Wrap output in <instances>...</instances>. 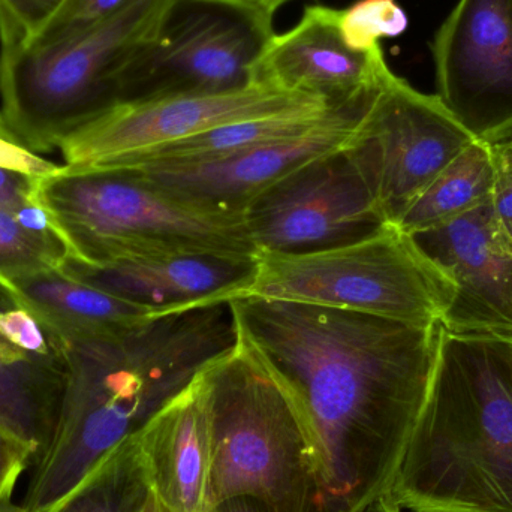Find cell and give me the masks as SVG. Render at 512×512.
Wrapping results in <instances>:
<instances>
[{"mask_svg": "<svg viewBox=\"0 0 512 512\" xmlns=\"http://www.w3.org/2000/svg\"><path fill=\"white\" fill-rule=\"evenodd\" d=\"M237 339L230 301L156 316L114 336L65 339L59 421L33 463L24 507L53 511Z\"/></svg>", "mask_w": 512, "mask_h": 512, "instance_id": "7a4b0ae2", "label": "cell"}, {"mask_svg": "<svg viewBox=\"0 0 512 512\" xmlns=\"http://www.w3.org/2000/svg\"><path fill=\"white\" fill-rule=\"evenodd\" d=\"M38 179L0 167V212L17 213L33 203Z\"/></svg>", "mask_w": 512, "mask_h": 512, "instance_id": "f546056e", "label": "cell"}, {"mask_svg": "<svg viewBox=\"0 0 512 512\" xmlns=\"http://www.w3.org/2000/svg\"><path fill=\"white\" fill-rule=\"evenodd\" d=\"M312 108L331 107L255 83L231 92L135 99L81 126L63 141L60 152L66 167L75 170L120 168L143 153L218 126Z\"/></svg>", "mask_w": 512, "mask_h": 512, "instance_id": "30bf717a", "label": "cell"}, {"mask_svg": "<svg viewBox=\"0 0 512 512\" xmlns=\"http://www.w3.org/2000/svg\"><path fill=\"white\" fill-rule=\"evenodd\" d=\"M496 186L493 144L475 140L409 207L397 228L414 236L459 218L493 197Z\"/></svg>", "mask_w": 512, "mask_h": 512, "instance_id": "ffe728a7", "label": "cell"}, {"mask_svg": "<svg viewBox=\"0 0 512 512\" xmlns=\"http://www.w3.org/2000/svg\"><path fill=\"white\" fill-rule=\"evenodd\" d=\"M508 2H510V9H511V14H512V0H508Z\"/></svg>", "mask_w": 512, "mask_h": 512, "instance_id": "8d00e7d4", "label": "cell"}, {"mask_svg": "<svg viewBox=\"0 0 512 512\" xmlns=\"http://www.w3.org/2000/svg\"><path fill=\"white\" fill-rule=\"evenodd\" d=\"M200 2L218 3V5L239 9V11L254 17L264 26L273 29L276 12L286 3L295 2V0H200Z\"/></svg>", "mask_w": 512, "mask_h": 512, "instance_id": "4dcf8cb0", "label": "cell"}, {"mask_svg": "<svg viewBox=\"0 0 512 512\" xmlns=\"http://www.w3.org/2000/svg\"><path fill=\"white\" fill-rule=\"evenodd\" d=\"M65 273L158 315L243 297L256 273V256L192 254L87 265L66 259Z\"/></svg>", "mask_w": 512, "mask_h": 512, "instance_id": "e0dca14e", "label": "cell"}, {"mask_svg": "<svg viewBox=\"0 0 512 512\" xmlns=\"http://www.w3.org/2000/svg\"><path fill=\"white\" fill-rule=\"evenodd\" d=\"M333 110L336 108H312V110L291 111V113L276 114V116L228 123L210 131L192 135L185 140L150 150L120 168L152 164H188V162L224 158L259 144L303 134L321 123Z\"/></svg>", "mask_w": 512, "mask_h": 512, "instance_id": "44dd1931", "label": "cell"}, {"mask_svg": "<svg viewBox=\"0 0 512 512\" xmlns=\"http://www.w3.org/2000/svg\"><path fill=\"white\" fill-rule=\"evenodd\" d=\"M68 249L24 227L14 213L0 212V282L12 283L44 271L62 270Z\"/></svg>", "mask_w": 512, "mask_h": 512, "instance_id": "603a6c76", "label": "cell"}, {"mask_svg": "<svg viewBox=\"0 0 512 512\" xmlns=\"http://www.w3.org/2000/svg\"><path fill=\"white\" fill-rule=\"evenodd\" d=\"M203 372L212 435L209 510L248 496L274 512H304L315 451L294 403L239 339Z\"/></svg>", "mask_w": 512, "mask_h": 512, "instance_id": "8992f818", "label": "cell"}, {"mask_svg": "<svg viewBox=\"0 0 512 512\" xmlns=\"http://www.w3.org/2000/svg\"><path fill=\"white\" fill-rule=\"evenodd\" d=\"M474 141L438 95L415 89L385 60L346 149L385 224L397 227L430 183Z\"/></svg>", "mask_w": 512, "mask_h": 512, "instance_id": "ba28073f", "label": "cell"}, {"mask_svg": "<svg viewBox=\"0 0 512 512\" xmlns=\"http://www.w3.org/2000/svg\"><path fill=\"white\" fill-rule=\"evenodd\" d=\"M358 512H402V508L391 498L390 493H387V495L379 496L378 499L370 502Z\"/></svg>", "mask_w": 512, "mask_h": 512, "instance_id": "d6a6232c", "label": "cell"}, {"mask_svg": "<svg viewBox=\"0 0 512 512\" xmlns=\"http://www.w3.org/2000/svg\"><path fill=\"white\" fill-rule=\"evenodd\" d=\"M35 198L69 258L87 265L192 254L256 256L243 213L177 197L129 170L60 165L39 177Z\"/></svg>", "mask_w": 512, "mask_h": 512, "instance_id": "277c9868", "label": "cell"}, {"mask_svg": "<svg viewBox=\"0 0 512 512\" xmlns=\"http://www.w3.org/2000/svg\"><path fill=\"white\" fill-rule=\"evenodd\" d=\"M438 98L475 140L512 134V14L508 0H459L432 45Z\"/></svg>", "mask_w": 512, "mask_h": 512, "instance_id": "7c38bea8", "label": "cell"}, {"mask_svg": "<svg viewBox=\"0 0 512 512\" xmlns=\"http://www.w3.org/2000/svg\"><path fill=\"white\" fill-rule=\"evenodd\" d=\"M66 384L65 339L0 282V426L33 453L53 441Z\"/></svg>", "mask_w": 512, "mask_h": 512, "instance_id": "9a60e30c", "label": "cell"}, {"mask_svg": "<svg viewBox=\"0 0 512 512\" xmlns=\"http://www.w3.org/2000/svg\"><path fill=\"white\" fill-rule=\"evenodd\" d=\"M408 27V17L396 0H357L340 12V32L349 48L370 53L382 39L396 38Z\"/></svg>", "mask_w": 512, "mask_h": 512, "instance_id": "cb8c5ba5", "label": "cell"}, {"mask_svg": "<svg viewBox=\"0 0 512 512\" xmlns=\"http://www.w3.org/2000/svg\"><path fill=\"white\" fill-rule=\"evenodd\" d=\"M68 0H0V51L29 44Z\"/></svg>", "mask_w": 512, "mask_h": 512, "instance_id": "484cf974", "label": "cell"}, {"mask_svg": "<svg viewBox=\"0 0 512 512\" xmlns=\"http://www.w3.org/2000/svg\"><path fill=\"white\" fill-rule=\"evenodd\" d=\"M213 512H274L268 507L265 502L259 501V499L248 498H233L228 501L221 502L216 505L212 510Z\"/></svg>", "mask_w": 512, "mask_h": 512, "instance_id": "1f68e13d", "label": "cell"}, {"mask_svg": "<svg viewBox=\"0 0 512 512\" xmlns=\"http://www.w3.org/2000/svg\"><path fill=\"white\" fill-rule=\"evenodd\" d=\"M134 0H68L53 20L24 47L39 48L74 38L128 8Z\"/></svg>", "mask_w": 512, "mask_h": 512, "instance_id": "d4e9b609", "label": "cell"}, {"mask_svg": "<svg viewBox=\"0 0 512 512\" xmlns=\"http://www.w3.org/2000/svg\"><path fill=\"white\" fill-rule=\"evenodd\" d=\"M411 237L456 285L441 322L445 333L512 339V240L499 221L493 197Z\"/></svg>", "mask_w": 512, "mask_h": 512, "instance_id": "5bb4252c", "label": "cell"}, {"mask_svg": "<svg viewBox=\"0 0 512 512\" xmlns=\"http://www.w3.org/2000/svg\"><path fill=\"white\" fill-rule=\"evenodd\" d=\"M30 463H33L30 448L0 426V504L9 502L18 478Z\"/></svg>", "mask_w": 512, "mask_h": 512, "instance_id": "4316f807", "label": "cell"}, {"mask_svg": "<svg viewBox=\"0 0 512 512\" xmlns=\"http://www.w3.org/2000/svg\"><path fill=\"white\" fill-rule=\"evenodd\" d=\"M203 370L137 433L153 493L170 512L210 511L212 435Z\"/></svg>", "mask_w": 512, "mask_h": 512, "instance_id": "ac0fdd59", "label": "cell"}, {"mask_svg": "<svg viewBox=\"0 0 512 512\" xmlns=\"http://www.w3.org/2000/svg\"><path fill=\"white\" fill-rule=\"evenodd\" d=\"M0 134L9 135V137H12L11 132L8 131V128H6L5 122H3L2 116H0ZM12 138H14V137H12Z\"/></svg>", "mask_w": 512, "mask_h": 512, "instance_id": "d590c367", "label": "cell"}, {"mask_svg": "<svg viewBox=\"0 0 512 512\" xmlns=\"http://www.w3.org/2000/svg\"><path fill=\"white\" fill-rule=\"evenodd\" d=\"M176 3L134 0L74 38L0 51V116L12 137L36 155L50 153L119 104L126 72Z\"/></svg>", "mask_w": 512, "mask_h": 512, "instance_id": "5b68a950", "label": "cell"}, {"mask_svg": "<svg viewBox=\"0 0 512 512\" xmlns=\"http://www.w3.org/2000/svg\"><path fill=\"white\" fill-rule=\"evenodd\" d=\"M245 216L258 254L327 251L366 239L388 225L346 147L271 186Z\"/></svg>", "mask_w": 512, "mask_h": 512, "instance_id": "8fae6325", "label": "cell"}, {"mask_svg": "<svg viewBox=\"0 0 512 512\" xmlns=\"http://www.w3.org/2000/svg\"><path fill=\"white\" fill-rule=\"evenodd\" d=\"M372 93L357 104L336 108L303 134L259 144L224 158L113 170L132 171L183 200L219 212L245 215L246 209L271 186L303 165L348 146Z\"/></svg>", "mask_w": 512, "mask_h": 512, "instance_id": "4fadbf2b", "label": "cell"}, {"mask_svg": "<svg viewBox=\"0 0 512 512\" xmlns=\"http://www.w3.org/2000/svg\"><path fill=\"white\" fill-rule=\"evenodd\" d=\"M390 496L412 512H512V339L444 331Z\"/></svg>", "mask_w": 512, "mask_h": 512, "instance_id": "3957f363", "label": "cell"}, {"mask_svg": "<svg viewBox=\"0 0 512 512\" xmlns=\"http://www.w3.org/2000/svg\"><path fill=\"white\" fill-rule=\"evenodd\" d=\"M0 512H32L27 510L26 507H17V505H12L11 502H3L0 504ZM53 512V511H51Z\"/></svg>", "mask_w": 512, "mask_h": 512, "instance_id": "e575fe53", "label": "cell"}, {"mask_svg": "<svg viewBox=\"0 0 512 512\" xmlns=\"http://www.w3.org/2000/svg\"><path fill=\"white\" fill-rule=\"evenodd\" d=\"M230 304L240 342L312 439L304 512H358L390 493L438 366L442 324L261 297Z\"/></svg>", "mask_w": 512, "mask_h": 512, "instance_id": "6da1fadb", "label": "cell"}, {"mask_svg": "<svg viewBox=\"0 0 512 512\" xmlns=\"http://www.w3.org/2000/svg\"><path fill=\"white\" fill-rule=\"evenodd\" d=\"M493 155L496 167L493 204L502 227L512 240V134L493 144Z\"/></svg>", "mask_w": 512, "mask_h": 512, "instance_id": "83f0119b", "label": "cell"}, {"mask_svg": "<svg viewBox=\"0 0 512 512\" xmlns=\"http://www.w3.org/2000/svg\"><path fill=\"white\" fill-rule=\"evenodd\" d=\"M342 9L309 5L288 32L271 35L252 65V83L319 99L328 107L357 104L378 84L384 50L358 53L343 41Z\"/></svg>", "mask_w": 512, "mask_h": 512, "instance_id": "2e32d148", "label": "cell"}, {"mask_svg": "<svg viewBox=\"0 0 512 512\" xmlns=\"http://www.w3.org/2000/svg\"><path fill=\"white\" fill-rule=\"evenodd\" d=\"M456 295L451 277L394 225L310 254L256 255L243 297L313 304L415 325L441 324Z\"/></svg>", "mask_w": 512, "mask_h": 512, "instance_id": "52a82bcc", "label": "cell"}, {"mask_svg": "<svg viewBox=\"0 0 512 512\" xmlns=\"http://www.w3.org/2000/svg\"><path fill=\"white\" fill-rule=\"evenodd\" d=\"M209 512H213L212 510H210Z\"/></svg>", "mask_w": 512, "mask_h": 512, "instance_id": "74e56055", "label": "cell"}, {"mask_svg": "<svg viewBox=\"0 0 512 512\" xmlns=\"http://www.w3.org/2000/svg\"><path fill=\"white\" fill-rule=\"evenodd\" d=\"M144 512H170L164 505L161 504L158 498H156L155 493H152L150 496L149 502H147L146 510Z\"/></svg>", "mask_w": 512, "mask_h": 512, "instance_id": "836d02e7", "label": "cell"}, {"mask_svg": "<svg viewBox=\"0 0 512 512\" xmlns=\"http://www.w3.org/2000/svg\"><path fill=\"white\" fill-rule=\"evenodd\" d=\"M273 33L239 9L177 0L126 72L120 102L251 86L252 65Z\"/></svg>", "mask_w": 512, "mask_h": 512, "instance_id": "9c48e42d", "label": "cell"}, {"mask_svg": "<svg viewBox=\"0 0 512 512\" xmlns=\"http://www.w3.org/2000/svg\"><path fill=\"white\" fill-rule=\"evenodd\" d=\"M0 167L20 171L33 177H45L54 173L60 165L30 152L15 138L0 134Z\"/></svg>", "mask_w": 512, "mask_h": 512, "instance_id": "f1b7e54d", "label": "cell"}, {"mask_svg": "<svg viewBox=\"0 0 512 512\" xmlns=\"http://www.w3.org/2000/svg\"><path fill=\"white\" fill-rule=\"evenodd\" d=\"M12 289L65 339L114 336L162 316L63 270L24 277Z\"/></svg>", "mask_w": 512, "mask_h": 512, "instance_id": "d6986e66", "label": "cell"}, {"mask_svg": "<svg viewBox=\"0 0 512 512\" xmlns=\"http://www.w3.org/2000/svg\"><path fill=\"white\" fill-rule=\"evenodd\" d=\"M152 493L149 466L134 435L105 456L53 512H144Z\"/></svg>", "mask_w": 512, "mask_h": 512, "instance_id": "7402d4cb", "label": "cell"}]
</instances>
